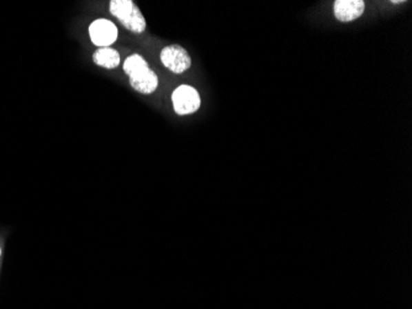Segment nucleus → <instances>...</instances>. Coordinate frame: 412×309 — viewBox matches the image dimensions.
Here are the masks:
<instances>
[{"mask_svg":"<svg viewBox=\"0 0 412 309\" xmlns=\"http://www.w3.org/2000/svg\"><path fill=\"white\" fill-rule=\"evenodd\" d=\"M124 71L130 84L141 94H152L158 88V77L141 54L129 56L124 62Z\"/></svg>","mask_w":412,"mask_h":309,"instance_id":"nucleus-1","label":"nucleus"},{"mask_svg":"<svg viewBox=\"0 0 412 309\" xmlns=\"http://www.w3.org/2000/svg\"><path fill=\"white\" fill-rule=\"evenodd\" d=\"M109 10L112 17L118 19L120 24L131 32L142 34L146 30L145 17L132 0H112Z\"/></svg>","mask_w":412,"mask_h":309,"instance_id":"nucleus-2","label":"nucleus"},{"mask_svg":"<svg viewBox=\"0 0 412 309\" xmlns=\"http://www.w3.org/2000/svg\"><path fill=\"white\" fill-rule=\"evenodd\" d=\"M172 103L178 115H190L199 110L201 106L200 94L194 87L183 84L173 92Z\"/></svg>","mask_w":412,"mask_h":309,"instance_id":"nucleus-3","label":"nucleus"},{"mask_svg":"<svg viewBox=\"0 0 412 309\" xmlns=\"http://www.w3.org/2000/svg\"><path fill=\"white\" fill-rule=\"evenodd\" d=\"M161 62L163 63L165 68L169 71L176 73V74H182L185 71H188L192 67V57L188 54L185 48L179 46V45H169L165 46L161 51Z\"/></svg>","mask_w":412,"mask_h":309,"instance_id":"nucleus-4","label":"nucleus"},{"mask_svg":"<svg viewBox=\"0 0 412 309\" xmlns=\"http://www.w3.org/2000/svg\"><path fill=\"white\" fill-rule=\"evenodd\" d=\"M116 25L106 19H98L89 26L90 40L98 48H110L118 40Z\"/></svg>","mask_w":412,"mask_h":309,"instance_id":"nucleus-5","label":"nucleus"},{"mask_svg":"<svg viewBox=\"0 0 412 309\" xmlns=\"http://www.w3.org/2000/svg\"><path fill=\"white\" fill-rule=\"evenodd\" d=\"M365 10L363 0H336L333 3V12L337 20L342 23H349L360 19Z\"/></svg>","mask_w":412,"mask_h":309,"instance_id":"nucleus-6","label":"nucleus"},{"mask_svg":"<svg viewBox=\"0 0 412 309\" xmlns=\"http://www.w3.org/2000/svg\"><path fill=\"white\" fill-rule=\"evenodd\" d=\"M93 61L96 66L106 68V70H114L120 65V54L116 50L112 48H98L93 54Z\"/></svg>","mask_w":412,"mask_h":309,"instance_id":"nucleus-7","label":"nucleus"},{"mask_svg":"<svg viewBox=\"0 0 412 309\" xmlns=\"http://www.w3.org/2000/svg\"><path fill=\"white\" fill-rule=\"evenodd\" d=\"M391 3H393V4H400V3H404V0H400V1H395V0H393Z\"/></svg>","mask_w":412,"mask_h":309,"instance_id":"nucleus-8","label":"nucleus"}]
</instances>
